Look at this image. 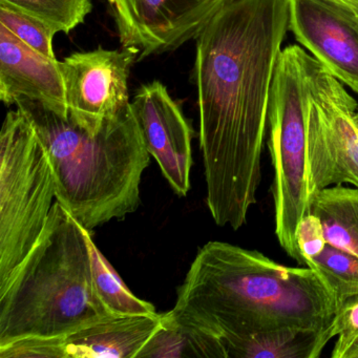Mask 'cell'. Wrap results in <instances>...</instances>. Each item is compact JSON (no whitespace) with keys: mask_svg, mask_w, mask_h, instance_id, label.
<instances>
[{"mask_svg":"<svg viewBox=\"0 0 358 358\" xmlns=\"http://www.w3.org/2000/svg\"><path fill=\"white\" fill-rule=\"evenodd\" d=\"M308 95L310 200L331 186L358 187V103L313 56L303 51Z\"/></svg>","mask_w":358,"mask_h":358,"instance_id":"cell-7","label":"cell"},{"mask_svg":"<svg viewBox=\"0 0 358 358\" xmlns=\"http://www.w3.org/2000/svg\"><path fill=\"white\" fill-rule=\"evenodd\" d=\"M138 53L131 49L76 52L59 62L70 118L97 133L131 104L129 78Z\"/></svg>","mask_w":358,"mask_h":358,"instance_id":"cell-9","label":"cell"},{"mask_svg":"<svg viewBox=\"0 0 358 358\" xmlns=\"http://www.w3.org/2000/svg\"><path fill=\"white\" fill-rule=\"evenodd\" d=\"M310 213L320 217L328 244L358 257V187L320 190L312 199Z\"/></svg>","mask_w":358,"mask_h":358,"instance_id":"cell-15","label":"cell"},{"mask_svg":"<svg viewBox=\"0 0 358 358\" xmlns=\"http://www.w3.org/2000/svg\"><path fill=\"white\" fill-rule=\"evenodd\" d=\"M92 278L100 301L113 315H152L156 308L150 301L136 296L123 282L103 253L90 238Z\"/></svg>","mask_w":358,"mask_h":358,"instance_id":"cell-17","label":"cell"},{"mask_svg":"<svg viewBox=\"0 0 358 358\" xmlns=\"http://www.w3.org/2000/svg\"><path fill=\"white\" fill-rule=\"evenodd\" d=\"M91 236L54 202L36 244L0 285V348L22 339H62L113 315L94 287Z\"/></svg>","mask_w":358,"mask_h":358,"instance_id":"cell-4","label":"cell"},{"mask_svg":"<svg viewBox=\"0 0 358 358\" xmlns=\"http://www.w3.org/2000/svg\"><path fill=\"white\" fill-rule=\"evenodd\" d=\"M297 45L282 50L276 62L268 108L275 234L285 252L303 266L296 242L299 222L310 215L308 182V95Z\"/></svg>","mask_w":358,"mask_h":358,"instance_id":"cell-6","label":"cell"},{"mask_svg":"<svg viewBox=\"0 0 358 358\" xmlns=\"http://www.w3.org/2000/svg\"><path fill=\"white\" fill-rule=\"evenodd\" d=\"M296 242L303 257V266L324 250L327 240L320 217L310 213L301 219L297 227Z\"/></svg>","mask_w":358,"mask_h":358,"instance_id":"cell-22","label":"cell"},{"mask_svg":"<svg viewBox=\"0 0 358 358\" xmlns=\"http://www.w3.org/2000/svg\"><path fill=\"white\" fill-rule=\"evenodd\" d=\"M328 329L331 338L337 336L331 356L347 357L350 349L358 343V293L339 301Z\"/></svg>","mask_w":358,"mask_h":358,"instance_id":"cell-21","label":"cell"},{"mask_svg":"<svg viewBox=\"0 0 358 358\" xmlns=\"http://www.w3.org/2000/svg\"><path fill=\"white\" fill-rule=\"evenodd\" d=\"M47 24L57 33L69 34L93 11L91 0H0Z\"/></svg>","mask_w":358,"mask_h":358,"instance_id":"cell-18","label":"cell"},{"mask_svg":"<svg viewBox=\"0 0 358 358\" xmlns=\"http://www.w3.org/2000/svg\"><path fill=\"white\" fill-rule=\"evenodd\" d=\"M289 15L290 0H236L196 39L206 202L221 227L240 229L257 203L270 93Z\"/></svg>","mask_w":358,"mask_h":358,"instance_id":"cell-1","label":"cell"},{"mask_svg":"<svg viewBox=\"0 0 358 358\" xmlns=\"http://www.w3.org/2000/svg\"><path fill=\"white\" fill-rule=\"evenodd\" d=\"M336 309L334 293L316 270L213 241L199 249L167 314L224 343L284 327L322 330Z\"/></svg>","mask_w":358,"mask_h":358,"instance_id":"cell-2","label":"cell"},{"mask_svg":"<svg viewBox=\"0 0 358 358\" xmlns=\"http://www.w3.org/2000/svg\"><path fill=\"white\" fill-rule=\"evenodd\" d=\"M289 30L358 95V15L333 0H290Z\"/></svg>","mask_w":358,"mask_h":358,"instance_id":"cell-10","label":"cell"},{"mask_svg":"<svg viewBox=\"0 0 358 358\" xmlns=\"http://www.w3.org/2000/svg\"><path fill=\"white\" fill-rule=\"evenodd\" d=\"M56 199L51 159L26 115H6L0 133V285L43 234Z\"/></svg>","mask_w":358,"mask_h":358,"instance_id":"cell-5","label":"cell"},{"mask_svg":"<svg viewBox=\"0 0 358 358\" xmlns=\"http://www.w3.org/2000/svg\"><path fill=\"white\" fill-rule=\"evenodd\" d=\"M328 328L284 327L234 337L224 345L228 358H317L331 339Z\"/></svg>","mask_w":358,"mask_h":358,"instance_id":"cell-14","label":"cell"},{"mask_svg":"<svg viewBox=\"0 0 358 358\" xmlns=\"http://www.w3.org/2000/svg\"><path fill=\"white\" fill-rule=\"evenodd\" d=\"M228 358L221 339L179 324L167 312L161 313V326L138 353L137 358Z\"/></svg>","mask_w":358,"mask_h":358,"instance_id":"cell-16","label":"cell"},{"mask_svg":"<svg viewBox=\"0 0 358 358\" xmlns=\"http://www.w3.org/2000/svg\"><path fill=\"white\" fill-rule=\"evenodd\" d=\"M0 26L5 27L31 49L45 57L56 59L53 41L57 32L45 22L0 3Z\"/></svg>","mask_w":358,"mask_h":358,"instance_id":"cell-20","label":"cell"},{"mask_svg":"<svg viewBox=\"0 0 358 358\" xmlns=\"http://www.w3.org/2000/svg\"><path fill=\"white\" fill-rule=\"evenodd\" d=\"M345 358H358V343H356L353 347L348 352L347 357Z\"/></svg>","mask_w":358,"mask_h":358,"instance_id":"cell-24","label":"cell"},{"mask_svg":"<svg viewBox=\"0 0 358 358\" xmlns=\"http://www.w3.org/2000/svg\"><path fill=\"white\" fill-rule=\"evenodd\" d=\"M326 280L337 299V305L358 293V257L327 243L324 250L306 263Z\"/></svg>","mask_w":358,"mask_h":358,"instance_id":"cell-19","label":"cell"},{"mask_svg":"<svg viewBox=\"0 0 358 358\" xmlns=\"http://www.w3.org/2000/svg\"><path fill=\"white\" fill-rule=\"evenodd\" d=\"M121 47L138 62L176 51L198 38L210 20L236 0H106Z\"/></svg>","mask_w":358,"mask_h":358,"instance_id":"cell-8","label":"cell"},{"mask_svg":"<svg viewBox=\"0 0 358 358\" xmlns=\"http://www.w3.org/2000/svg\"><path fill=\"white\" fill-rule=\"evenodd\" d=\"M341 5L345 6V7L351 9L352 11L355 12L358 15V0H333Z\"/></svg>","mask_w":358,"mask_h":358,"instance_id":"cell-23","label":"cell"},{"mask_svg":"<svg viewBox=\"0 0 358 358\" xmlns=\"http://www.w3.org/2000/svg\"><path fill=\"white\" fill-rule=\"evenodd\" d=\"M356 117H357V120H358V110H357V114H356Z\"/></svg>","mask_w":358,"mask_h":358,"instance_id":"cell-25","label":"cell"},{"mask_svg":"<svg viewBox=\"0 0 358 358\" xmlns=\"http://www.w3.org/2000/svg\"><path fill=\"white\" fill-rule=\"evenodd\" d=\"M39 102L58 115H69L59 62L41 55L0 26V100Z\"/></svg>","mask_w":358,"mask_h":358,"instance_id":"cell-12","label":"cell"},{"mask_svg":"<svg viewBox=\"0 0 358 358\" xmlns=\"http://www.w3.org/2000/svg\"><path fill=\"white\" fill-rule=\"evenodd\" d=\"M15 106L26 115L49 154L56 200L81 225L93 230L137 210L140 183L150 155L131 102L97 133L39 102L20 99Z\"/></svg>","mask_w":358,"mask_h":358,"instance_id":"cell-3","label":"cell"},{"mask_svg":"<svg viewBox=\"0 0 358 358\" xmlns=\"http://www.w3.org/2000/svg\"><path fill=\"white\" fill-rule=\"evenodd\" d=\"M131 108L146 150L157 161L176 194L187 196L192 173L194 129L167 87L158 80L142 85Z\"/></svg>","mask_w":358,"mask_h":358,"instance_id":"cell-11","label":"cell"},{"mask_svg":"<svg viewBox=\"0 0 358 358\" xmlns=\"http://www.w3.org/2000/svg\"><path fill=\"white\" fill-rule=\"evenodd\" d=\"M161 326V314L110 315L62 338L64 358H137Z\"/></svg>","mask_w":358,"mask_h":358,"instance_id":"cell-13","label":"cell"}]
</instances>
